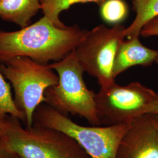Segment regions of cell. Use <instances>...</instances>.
<instances>
[{
	"label": "cell",
	"mask_w": 158,
	"mask_h": 158,
	"mask_svg": "<svg viewBox=\"0 0 158 158\" xmlns=\"http://www.w3.org/2000/svg\"><path fill=\"white\" fill-rule=\"evenodd\" d=\"M145 114H152L158 115V92H156L154 99L147 107Z\"/></svg>",
	"instance_id": "ac0fdd59"
},
{
	"label": "cell",
	"mask_w": 158,
	"mask_h": 158,
	"mask_svg": "<svg viewBox=\"0 0 158 158\" xmlns=\"http://www.w3.org/2000/svg\"><path fill=\"white\" fill-rule=\"evenodd\" d=\"M6 138L20 158H90L65 133L38 125L24 128L17 118Z\"/></svg>",
	"instance_id": "5b68a950"
},
{
	"label": "cell",
	"mask_w": 158,
	"mask_h": 158,
	"mask_svg": "<svg viewBox=\"0 0 158 158\" xmlns=\"http://www.w3.org/2000/svg\"><path fill=\"white\" fill-rule=\"evenodd\" d=\"M0 158H20L10 147L6 136L0 138Z\"/></svg>",
	"instance_id": "e0dca14e"
},
{
	"label": "cell",
	"mask_w": 158,
	"mask_h": 158,
	"mask_svg": "<svg viewBox=\"0 0 158 158\" xmlns=\"http://www.w3.org/2000/svg\"><path fill=\"white\" fill-rule=\"evenodd\" d=\"M56 73L59 81L46 91L45 103L64 114H70L85 119L92 125H100L95 93L88 89L83 79L76 49L60 61L49 64Z\"/></svg>",
	"instance_id": "7a4b0ae2"
},
{
	"label": "cell",
	"mask_w": 158,
	"mask_h": 158,
	"mask_svg": "<svg viewBox=\"0 0 158 158\" xmlns=\"http://www.w3.org/2000/svg\"><path fill=\"white\" fill-rule=\"evenodd\" d=\"M156 92L139 82L120 85L115 82L95 93L100 125L130 124L143 114Z\"/></svg>",
	"instance_id": "52a82bcc"
},
{
	"label": "cell",
	"mask_w": 158,
	"mask_h": 158,
	"mask_svg": "<svg viewBox=\"0 0 158 158\" xmlns=\"http://www.w3.org/2000/svg\"><path fill=\"white\" fill-rule=\"evenodd\" d=\"M140 35L143 38L158 36V16L153 18L144 25Z\"/></svg>",
	"instance_id": "9a60e30c"
},
{
	"label": "cell",
	"mask_w": 158,
	"mask_h": 158,
	"mask_svg": "<svg viewBox=\"0 0 158 158\" xmlns=\"http://www.w3.org/2000/svg\"><path fill=\"white\" fill-rule=\"evenodd\" d=\"M41 10V0H0V17L21 28L28 26Z\"/></svg>",
	"instance_id": "30bf717a"
},
{
	"label": "cell",
	"mask_w": 158,
	"mask_h": 158,
	"mask_svg": "<svg viewBox=\"0 0 158 158\" xmlns=\"http://www.w3.org/2000/svg\"><path fill=\"white\" fill-rule=\"evenodd\" d=\"M132 2L135 17L130 26L126 28L127 39L139 37L144 25L158 16V0H132Z\"/></svg>",
	"instance_id": "8fae6325"
},
{
	"label": "cell",
	"mask_w": 158,
	"mask_h": 158,
	"mask_svg": "<svg viewBox=\"0 0 158 158\" xmlns=\"http://www.w3.org/2000/svg\"><path fill=\"white\" fill-rule=\"evenodd\" d=\"M158 115L143 114L128 126L115 158H158Z\"/></svg>",
	"instance_id": "ba28073f"
},
{
	"label": "cell",
	"mask_w": 158,
	"mask_h": 158,
	"mask_svg": "<svg viewBox=\"0 0 158 158\" xmlns=\"http://www.w3.org/2000/svg\"><path fill=\"white\" fill-rule=\"evenodd\" d=\"M2 62L0 70L13 87L15 102L25 116V127L31 128L36 109L45 102L46 91L58 83V76L49 64L27 57H15Z\"/></svg>",
	"instance_id": "277c9868"
},
{
	"label": "cell",
	"mask_w": 158,
	"mask_h": 158,
	"mask_svg": "<svg viewBox=\"0 0 158 158\" xmlns=\"http://www.w3.org/2000/svg\"><path fill=\"white\" fill-rule=\"evenodd\" d=\"M34 124L65 133L77 142L90 158H115L119 142L130 125H81L47 104H42L36 109Z\"/></svg>",
	"instance_id": "3957f363"
},
{
	"label": "cell",
	"mask_w": 158,
	"mask_h": 158,
	"mask_svg": "<svg viewBox=\"0 0 158 158\" xmlns=\"http://www.w3.org/2000/svg\"><path fill=\"white\" fill-rule=\"evenodd\" d=\"M99 6L102 20L109 24H120L128 14V6L124 0H104Z\"/></svg>",
	"instance_id": "4fadbf2b"
},
{
	"label": "cell",
	"mask_w": 158,
	"mask_h": 158,
	"mask_svg": "<svg viewBox=\"0 0 158 158\" xmlns=\"http://www.w3.org/2000/svg\"><path fill=\"white\" fill-rule=\"evenodd\" d=\"M158 64V50L143 45L139 37L124 40L119 46L113 66V77L115 78L126 70L135 66H149Z\"/></svg>",
	"instance_id": "9c48e42d"
},
{
	"label": "cell",
	"mask_w": 158,
	"mask_h": 158,
	"mask_svg": "<svg viewBox=\"0 0 158 158\" xmlns=\"http://www.w3.org/2000/svg\"><path fill=\"white\" fill-rule=\"evenodd\" d=\"M104 0H41V10L44 16L60 28L67 27L60 21L59 15L62 12L77 4L97 3L98 6Z\"/></svg>",
	"instance_id": "7c38bea8"
},
{
	"label": "cell",
	"mask_w": 158,
	"mask_h": 158,
	"mask_svg": "<svg viewBox=\"0 0 158 158\" xmlns=\"http://www.w3.org/2000/svg\"></svg>",
	"instance_id": "d6986e66"
},
{
	"label": "cell",
	"mask_w": 158,
	"mask_h": 158,
	"mask_svg": "<svg viewBox=\"0 0 158 158\" xmlns=\"http://www.w3.org/2000/svg\"><path fill=\"white\" fill-rule=\"evenodd\" d=\"M125 31L121 24L111 28L98 25L87 31L76 49L85 72L95 77L102 89L115 82L113 66L119 47L126 38Z\"/></svg>",
	"instance_id": "8992f818"
},
{
	"label": "cell",
	"mask_w": 158,
	"mask_h": 158,
	"mask_svg": "<svg viewBox=\"0 0 158 158\" xmlns=\"http://www.w3.org/2000/svg\"><path fill=\"white\" fill-rule=\"evenodd\" d=\"M0 113L11 115L25 123L24 113L18 107L12 95L10 85L0 70Z\"/></svg>",
	"instance_id": "5bb4252c"
},
{
	"label": "cell",
	"mask_w": 158,
	"mask_h": 158,
	"mask_svg": "<svg viewBox=\"0 0 158 158\" xmlns=\"http://www.w3.org/2000/svg\"><path fill=\"white\" fill-rule=\"evenodd\" d=\"M87 32L76 25L58 27L45 16L17 31H0V61L15 57L45 64L60 61L77 48Z\"/></svg>",
	"instance_id": "6da1fadb"
},
{
	"label": "cell",
	"mask_w": 158,
	"mask_h": 158,
	"mask_svg": "<svg viewBox=\"0 0 158 158\" xmlns=\"http://www.w3.org/2000/svg\"><path fill=\"white\" fill-rule=\"evenodd\" d=\"M15 119L11 115L0 113V138L8 134Z\"/></svg>",
	"instance_id": "2e32d148"
}]
</instances>
